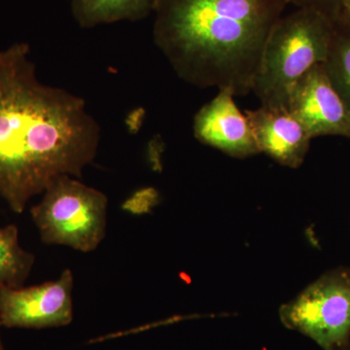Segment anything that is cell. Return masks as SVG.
<instances>
[{"instance_id": "6da1fadb", "label": "cell", "mask_w": 350, "mask_h": 350, "mask_svg": "<svg viewBox=\"0 0 350 350\" xmlns=\"http://www.w3.org/2000/svg\"><path fill=\"white\" fill-rule=\"evenodd\" d=\"M29 51H0V197L16 213L59 177L80 178L100 144L86 101L41 82Z\"/></svg>"}, {"instance_id": "7a4b0ae2", "label": "cell", "mask_w": 350, "mask_h": 350, "mask_svg": "<svg viewBox=\"0 0 350 350\" xmlns=\"http://www.w3.org/2000/svg\"><path fill=\"white\" fill-rule=\"evenodd\" d=\"M288 5L287 0H157L154 42L183 81L245 96Z\"/></svg>"}, {"instance_id": "3957f363", "label": "cell", "mask_w": 350, "mask_h": 350, "mask_svg": "<svg viewBox=\"0 0 350 350\" xmlns=\"http://www.w3.org/2000/svg\"><path fill=\"white\" fill-rule=\"evenodd\" d=\"M334 22L312 9L283 15L262 50L252 93L261 105L287 107L297 83L328 56Z\"/></svg>"}, {"instance_id": "277c9868", "label": "cell", "mask_w": 350, "mask_h": 350, "mask_svg": "<svg viewBox=\"0 0 350 350\" xmlns=\"http://www.w3.org/2000/svg\"><path fill=\"white\" fill-rule=\"evenodd\" d=\"M107 206L103 192L64 175L44 191L31 215L44 243L87 253L96 250L105 239Z\"/></svg>"}, {"instance_id": "5b68a950", "label": "cell", "mask_w": 350, "mask_h": 350, "mask_svg": "<svg viewBox=\"0 0 350 350\" xmlns=\"http://www.w3.org/2000/svg\"><path fill=\"white\" fill-rule=\"evenodd\" d=\"M280 317L323 350H350V269L324 273L280 306Z\"/></svg>"}, {"instance_id": "8992f818", "label": "cell", "mask_w": 350, "mask_h": 350, "mask_svg": "<svg viewBox=\"0 0 350 350\" xmlns=\"http://www.w3.org/2000/svg\"><path fill=\"white\" fill-rule=\"evenodd\" d=\"M73 280L66 269L54 282L0 290V324L29 329L68 325L73 319Z\"/></svg>"}, {"instance_id": "52a82bcc", "label": "cell", "mask_w": 350, "mask_h": 350, "mask_svg": "<svg viewBox=\"0 0 350 350\" xmlns=\"http://www.w3.org/2000/svg\"><path fill=\"white\" fill-rule=\"evenodd\" d=\"M287 108L312 138L326 135L350 137V113L332 85L323 64L310 69L297 83Z\"/></svg>"}, {"instance_id": "ba28073f", "label": "cell", "mask_w": 350, "mask_h": 350, "mask_svg": "<svg viewBox=\"0 0 350 350\" xmlns=\"http://www.w3.org/2000/svg\"><path fill=\"white\" fill-rule=\"evenodd\" d=\"M230 90H219L215 98L204 105L194 118V135L202 144L226 155L243 159L261 153L247 116L234 103Z\"/></svg>"}, {"instance_id": "9c48e42d", "label": "cell", "mask_w": 350, "mask_h": 350, "mask_svg": "<svg viewBox=\"0 0 350 350\" xmlns=\"http://www.w3.org/2000/svg\"><path fill=\"white\" fill-rule=\"evenodd\" d=\"M245 115L261 153L284 167H300L312 138L287 107L261 105Z\"/></svg>"}, {"instance_id": "30bf717a", "label": "cell", "mask_w": 350, "mask_h": 350, "mask_svg": "<svg viewBox=\"0 0 350 350\" xmlns=\"http://www.w3.org/2000/svg\"><path fill=\"white\" fill-rule=\"evenodd\" d=\"M157 0H71V13L83 29L121 21L144 20L154 13Z\"/></svg>"}, {"instance_id": "8fae6325", "label": "cell", "mask_w": 350, "mask_h": 350, "mask_svg": "<svg viewBox=\"0 0 350 350\" xmlns=\"http://www.w3.org/2000/svg\"><path fill=\"white\" fill-rule=\"evenodd\" d=\"M36 257L19 243L15 225L0 228V290L23 286L31 275Z\"/></svg>"}, {"instance_id": "7c38bea8", "label": "cell", "mask_w": 350, "mask_h": 350, "mask_svg": "<svg viewBox=\"0 0 350 350\" xmlns=\"http://www.w3.org/2000/svg\"><path fill=\"white\" fill-rule=\"evenodd\" d=\"M323 66L350 113V25L342 21H334L330 49Z\"/></svg>"}, {"instance_id": "4fadbf2b", "label": "cell", "mask_w": 350, "mask_h": 350, "mask_svg": "<svg viewBox=\"0 0 350 350\" xmlns=\"http://www.w3.org/2000/svg\"><path fill=\"white\" fill-rule=\"evenodd\" d=\"M288 3L300 9H312L323 14L332 21L337 20L340 0H287Z\"/></svg>"}, {"instance_id": "5bb4252c", "label": "cell", "mask_w": 350, "mask_h": 350, "mask_svg": "<svg viewBox=\"0 0 350 350\" xmlns=\"http://www.w3.org/2000/svg\"><path fill=\"white\" fill-rule=\"evenodd\" d=\"M337 20L350 25V0H340Z\"/></svg>"}, {"instance_id": "9a60e30c", "label": "cell", "mask_w": 350, "mask_h": 350, "mask_svg": "<svg viewBox=\"0 0 350 350\" xmlns=\"http://www.w3.org/2000/svg\"><path fill=\"white\" fill-rule=\"evenodd\" d=\"M0 326H1V324H0ZM0 350H4L3 345L1 344V340H0Z\"/></svg>"}]
</instances>
